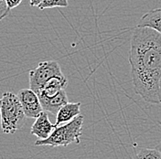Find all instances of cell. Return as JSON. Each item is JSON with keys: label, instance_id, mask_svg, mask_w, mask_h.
Returning a JSON list of instances; mask_svg holds the SVG:
<instances>
[{"label": "cell", "instance_id": "6da1fadb", "mask_svg": "<svg viewBox=\"0 0 161 159\" xmlns=\"http://www.w3.org/2000/svg\"><path fill=\"white\" fill-rule=\"evenodd\" d=\"M129 63L135 93L152 104H159L161 80V33L136 27L132 34Z\"/></svg>", "mask_w": 161, "mask_h": 159}, {"label": "cell", "instance_id": "7a4b0ae2", "mask_svg": "<svg viewBox=\"0 0 161 159\" xmlns=\"http://www.w3.org/2000/svg\"><path fill=\"white\" fill-rule=\"evenodd\" d=\"M26 115L23 112L18 96L7 91L0 98V122L4 134H13L20 130L26 123Z\"/></svg>", "mask_w": 161, "mask_h": 159}, {"label": "cell", "instance_id": "3957f363", "mask_svg": "<svg viewBox=\"0 0 161 159\" xmlns=\"http://www.w3.org/2000/svg\"><path fill=\"white\" fill-rule=\"evenodd\" d=\"M83 121V115L79 114L70 122L56 126L48 138L38 139L35 143V145H50L57 147L67 146L71 144H80Z\"/></svg>", "mask_w": 161, "mask_h": 159}, {"label": "cell", "instance_id": "277c9868", "mask_svg": "<svg viewBox=\"0 0 161 159\" xmlns=\"http://www.w3.org/2000/svg\"><path fill=\"white\" fill-rule=\"evenodd\" d=\"M63 75L60 64L56 60L42 61L37 68L29 72L30 89L36 93L39 92L41 87L51 78Z\"/></svg>", "mask_w": 161, "mask_h": 159}, {"label": "cell", "instance_id": "5b68a950", "mask_svg": "<svg viewBox=\"0 0 161 159\" xmlns=\"http://www.w3.org/2000/svg\"><path fill=\"white\" fill-rule=\"evenodd\" d=\"M23 112L27 118L36 119L43 112L37 93L31 89H21L18 93Z\"/></svg>", "mask_w": 161, "mask_h": 159}, {"label": "cell", "instance_id": "8992f818", "mask_svg": "<svg viewBox=\"0 0 161 159\" xmlns=\"http://www.w3.org/2000/svg\"><path fill=\"white\" fill-rule=\"evenodd\" d=\"M55 127V124L50 123L48 112L43 111L31 126L30 134L37 136L39 140L46 139L50 136Z\"/></svg>", "mask_w": 161, "mask_h": 159}, {"label": "cell", "instance_id": "52a82bcc", "mask_svg": "<svg viewBox=\"0 0 161 159\" xmlns=\"http://www.w3.org/2000/svg\"><path fill=\"white\" fill-rule=\"evenodd\" d=\"M80 112V102H67L60 107L56 113L55 126L70 122Z\"/></svg>", "mask_w": 161, "mask_h": 159}, {"label": "cell", "instance_id": "ba28073f", "mask_svg": "<svg viewBox=\"0 0 161 159\" xmlns=\"http://www.w3.org/2000/svg\"><path fill=\"white\" fill-rule=\"evenodd\" d=\"M40 102L43 111L51 112L52 114H56L60 107L68 102V96L65 89H63L54 96L40 99Z\"/></svg>", "mask_w": 161, "mask_h": 159}, {"label": "cell", "instance_id": "9c48e42d", "mask_svg": "<svg viewBox=\"0 0 161 159\" xmlns=\"http://www.w3.org/2000/svg\"><path fill=\"white\" fill-rule=\"evenodd\" d=\"M136 27H147L161 33V8L149 10L143 15Z\"/></svg>", "mask_w": 161, "mask_h": 159}, {"label": "cell", "instance_id": "30bf717a", "mask_svg": "<svg viewBox=\"0 0 161 159\" xmlns=\"http://www.w3.org/2000/svg\"><path fill=\"white\" fill-rule=\"evenodd\" d=\"M133 159H161V153L158 149L142 148L136 153Z\"/></svg>", "mask_w": 161, "mask_h": 159}, {"label": "cell", "instance_id": "8fae6325", "mask_svg": "<svg viewBox=\"0 0 161 159\" xmlns=\"http://www.w3.org/2000/svg\"><path fill=\"white\" fill-rule=\"evenodd\" d=\"M68 6V0H42L38 8L40 10H44L53 8H67Z\"/></svg>", "mask_w": 161, "mask_h": 159}, {"label": "cell", "instance_id": "7c38bea8", "mask_svg": "<svg viewBox=\"0 0 161 159\" xmlns=\"http://www.w3.org/2000/svg\"><path fill=\"white\" fill-rule=\"evenodd\" d=\"M9 13V10L8 8L5 0H0V20L5 19Z\"/></svg>", "mask_w": 161, "mask_h": 159}, {"label": "cell", "instance_id": "4fadbf2b", "mask_svg": "<svg viewBox=\"0 0 161 159\" xmlns=\"http://www.w3.org/2000/svg\"><path fill=\"white\" fill-rule=\"evenodd\" d=\"M5 2H6V5H7L8 8L10 11L11 9H13L14 8L19 6L20 3L22 2V0H5Z\"/></svg>", "mask_w": 161, "mask_h": 159}, {"label": "cell", "instance_id": "5bb4252c", "mask_svg": "<svg viewBox=\"0 0 161 159\" xmlns=\"http://www.w3.org/2000/svg\"><path fill=\"white\" fill-rule=\"evenodd\" d=\"M42 0H30V6L31 7H39Z\"/></svg>", "mask_w": 161, "mask_h": 159}, {"label": "cell", "instance_id": "9a60e30c", "mask_svg": "<svg viewBox=\"0 0 161 159\" xmlns=\"http://www.w3.org/2000/svg\"><path fill=\"white\" fill-rule=\"evenodd\" d=\"M158 98H159V104H161V80L159 81V87H158Z\"/></svg>", "mask_w": 161, "mask_h": 159}, {"label": "cell", "instance_id": "2e32d148", "mask_svg": "<svg viewBox=\"0 0 161 159\" xmlns=\"http://www.w3.org/2000/svg\"><path fill=\"white\" fill-rule=\"evenodd\" d=\"M157 149L158 150V151H159V152H160V153H161V144H159V145H158V147H157Z\"/></svg>", "mask_w": 161, "mask_h": 159}]
</instances>
